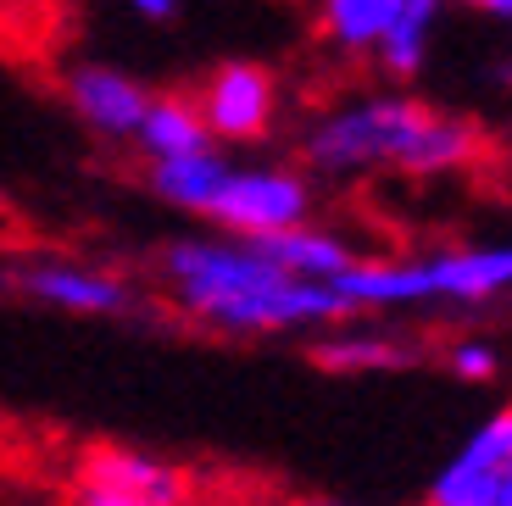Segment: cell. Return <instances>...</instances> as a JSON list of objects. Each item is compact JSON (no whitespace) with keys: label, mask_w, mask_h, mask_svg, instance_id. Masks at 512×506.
<instances>
[{"label":"cell","mask_w":512,"mask_h":506,"mask_svg":"<svg viewBox=\"0 0 512 506\" xmlns=\"http://www.w3.org/2000/svg\"><path fill=\"white\" fill-rule=\"evenodd\" d=\"M156 279L173 312L229 340H268V334H318L329 323H346V306L329 284L290 279L240 234H184L162 245Z\"/></svg>","instance_id":"obj_1"},{"label":"cell","mask_w":512,"mask_h":506,"mask_svg":"<svg viewBox=\"0 0 512 506\" xmlns=\"http://www.w3.org/2000/svg\"><path fill=\"white\" fill-rule=\"evenodd\" d=\"M479 156H485V128L474 117L418 101L407 89H379V95L340 101L301 128V167L329 178H362V173L446 178V173H468Z\"/></svg>","instance_id":"obj_2"},{"label":"cell","mask_w":512,"mask_h":506,"mask_svg":"<svg viewBox=\"0 0 512 506\" xmlns=\"http://www.w3.org/2000/svg\"><path fill=\"white\" fill-rule=\"evenodd\" d=\"M346 317L362 312H412V306H490L512 295V240L496 245H451L435 256H357L346 273L329 279Z\"/></svg>","instance_id":"obj_3"},{"label":"cell","mask_w":512,"mask_h":506,"mask_svg":"<svg viewBox=\"0 0 512 506\" xmlns=\"http://www.w3.org/2000/svg\"><path fill=\"white\" fill-rule=\"evenodd\" d=\"M446 0H312V28L334 56H368L384 78H418Z\"/></svg>","instance_id":"obj_4"},{"label":"cell","mask_w":512,"mask_h":506,"mask_svg":"<svg viewBox=\"0 0 512 506\" xmlns=\"http://www.w3.org/2000/svg\"><path fill=\"white\" fill-rule=\"evenodd\" d=\"M312 206H318V190H312L307 167H279V162L234 167L229 162L201 217H206V228H218V234L256 240V234H279V228L307 223Z\"/></svg>","instance_id":"obj_5"},{"label":"cell","mask_w":512,"mask_h":506,"mask_svg":"<svg viewBox=\"0 0 512 506\" xmlns=\"http://www.w3.org/2000/svg\"><path fill=\"white\" fill-rule=\"evenodd\" d=\"M423 506H512V401L440 462Z\"/></svg>","instance_id":"obj_6"},{"label":"cell","mask_w":512,"mask_h":506,"mask_svg":"<svg viewBox=\"0 0 512 506\" xmlns=\"http://www.w3.org/2000/svg\"><path fill=\"white\" fill-rule=\"evenodd\" d=\"M12 290L28 301L51 306L67 317H134L140 312V290L134 279L112 273L95 262H73V256H39L12 273Z\"/></svg>","instance_id":"obj_7"},{"label":"cell","mask_w":512,"mask_h":506,"mask_svg":"<svg viewBox=\"0 0 512 506\" xmlns=\"http://www.w3.org/2000/svg\"><path fill=\"white\" fill-rule=\"evenodd\" d=\"M195 106L206 117V134L218 145H262L279 123V78L262 62H223L195 89Z\"/></svg>","instance_id":"obj_8"},{"label":"cell","mask_w":512,"mask_h":506,"mask_svg":"<svg viewBox=\"0 0 512 506\" xmlns=\"http://www.w3.org/2000/svg\"><path fill=\"white\" fill-rule=\"evenodd\" d=\"M62 95H67V112L90 128L95 140L134 145V128H140L156 89L140 84L134 73H123V67H112V62H78L62 78Z\"/></svg>","instance_id":"obj_9"},{"label":"cell","mask_w":512,"mask_h":506,"mask_svg":"<svg viewBox=\"0 0 512 506\" xmlns=\"http://www.w3.org/2000/svg\"><path fill=\"white\" fill-rule=\"evenodd\" d=\"M78 479L123 490L145 506H190L184 468H173V462H162L151 451H134V445H90V451L78 456Z\"/></svg>","instance_id":"obj_10"},{"label":"cell","mask_w":512,"mask_h":506,"mask_svg":"<svg viewBox=\"0 0 512 506\" xmlns=\"http://www.w3.org/2000/svg\"><path fill=\"white\" fill-rule=\"evenodd\" d=\"M351 323V317H346ZM346 323H329L312 340V362L340 373V379H368V373H401V367L423 362V345H412L407 334L390 329H346Z\"/></svg>","instance_id":"obj_11"},{"label":"cell","mask_w":512,"mask_h":506,"mask_svg":"<svg viewBox=\"0 0 512 506\" xmlns=\"http://www.w3.org/2000/svg\"><path fill=\"white\" fill-rule=\"evenodd\" d=\"M251 245L268 256L273 267H284L290 279H307V284H329L334 273H346L362 256L340 228L318 223V217H307V223H295V228H279V234H256Z\"/></svg>","instance_id":"obj_12"},{"label":"cell","mask_w":512,"mask_h":506,"mask_svg":"<svg viewBox=\"0 0 512 506\" xmlns=\"http://www.w3.org/2000/svg\"><path fill=\"white\" fill-rule=\"evenodd\" d=\"M223 167L229 162H223L218 145L184 151V156H145V190H151L162 206H173V212L201 217L206 201H212V190H218Z\"/></svg>","instance_id":"obj_13"},{"label":"cell","mask_w":512,"mask_h":506,"mask_svg":"<svg viewBox=\"0 0 512 506\" xmlns=\"http://www.w3.org/2000/svg\"><path fill=\"white\" fill-rule=\"evenodd\" d=\"M134 145L145 156H184V151H206V145H218L206 134V117L195 106V95H151L145 106L140 128H134Z\"/></svg>","instance_id":"obj_14"},{"label":"cell","mask_w":512,"mask_h":506,"mask_svg":"<svg viewBox=\"0 0 512 506\" xmlns=\"http://www.w3.org/2000/svg\"><path fill=\"white\" fill-rule=\"evenodd\" d=\"M501 345L490 340V334H457V340L446 345V373L462 384H496L501 379Z\"/></svg>","instance_id":"obj_15"},{"label":"cell","mask_w":512,"mask_h":506,"mask_svg":"<svg viewBox=\"0 0 512 506\" xmlns=\"http://www.w3.org/2000/svg\"><path fill=\"white\" fill-rule=\"evenodd\" d=\"M457 6H468V12H479V17H490V23H501L512 34V0H457ZM501 78L512 84V51L501 56Z\"/></svg>","instance_id":"obj_16"},{"label":"cell","mask_w":512,"mask_h":506,"mask_svg":"<svg viewBox=\"0 0 512 506\" xmlns=\"http://www.w3.org/2000/svg\"><path fill=\"white\" fill-rule=\"evenodd\" d=\"M67 506H145V501H134V495H123V490H106V484L78 479V490H73Z\"/></svg>","instance_id":"obj_17"},{"label":"cell","mask_w":512,"mask_h":506,"mask_svg":"<svg viewBox=\"0 0 512 506\" xmlns=\"http://www.w3.org/2000/svg\"><path fill=\"white\" fill-rule=\"evenodd\" d=\"M134 17H145V23H173V17L184 12V0H123Z\"/></svg>","instance_id":"obj_18"},{"label":"cell","mask_w":512,"mask_h":506,"mask_svg":"<svg viewBox=\"0 0 512 506\" xmlns=\"http://www.w3.org/2000/svg\"><path fill=\"white\" fill-rule=\"evenodd\" d=\"M45 0H0V23L6 28H23V17H34Z\"/></svg>","instance_id":"obj_19"},{"label":"cell","mask_w":512,"mask_h":506,"mask_svg":"<svg viewBox=\"0 0 512 506\" xmlns=\"http://www.w3.org/2000/svg\"><path fill=\"white\" fill-rule=\"evenodd\" d=\"M295 506H357V501H340V495H307V501H295Z\"/></svg>","instance_id":"obj_20"},{"label":"cell","mask_w":512,"mask_h":506,"mask_svg":"<svg viewBox=\"0 0 512 506\" xmlns=\"http://www.w3.org/2000/svg\"><path fill=\"white\" fill-rule=\"evenodd\" d=\"M0 217H6V206H0Z\"/></svg>","instance_id":"obj_21"}]
</instances>
